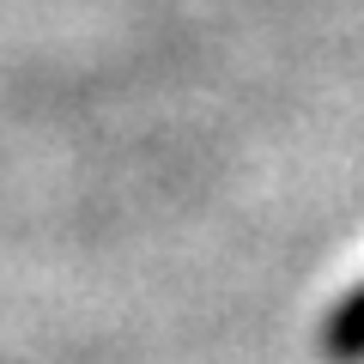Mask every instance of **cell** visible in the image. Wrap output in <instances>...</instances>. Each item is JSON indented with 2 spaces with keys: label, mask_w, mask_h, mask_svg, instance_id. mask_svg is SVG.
I'll return each mask as SVG.
<instances>
[{
  "label": "cell",
  "mask_w": 364,
  "mask_h": 364,
  "mask_svg": "<svg viewBox=\"0 0 364 364\" xmlns=\"http://www.w3.org/2000/svg\"><path fill=\"white\" fill-rule=\"evenodd\" d=\"M322 352L340 358V364H358L364 358V286L352 291V298L334 304V316H328V328H322Z\"/></svg>",
  "instance_id": "cell-1"
}]
</instances>
